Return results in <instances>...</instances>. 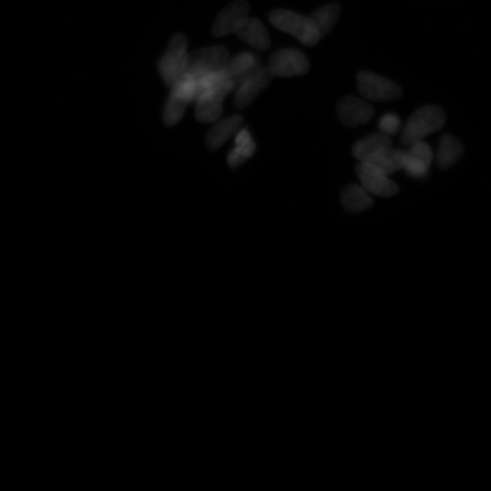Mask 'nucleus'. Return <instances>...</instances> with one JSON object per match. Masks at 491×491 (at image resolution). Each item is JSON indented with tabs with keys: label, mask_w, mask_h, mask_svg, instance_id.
I'll return each mask as SVG.
<instances>
[{
	"label": "nucleus",
	"mask_w": 491,
	"mask_h": 491,
	"mask_svg": "<svg viewBox=\"0 0 491 491\" xmlns=\"http://www.w3.org/2000/svg\"><path fill=\"white\" fill-rule=\"evenodd\" d=\"M270 21L275 27L296 38L305 46L313 47L321 39L311 17L287 10H275L270 14Z\"/></svg>",
	"instance_id": "2"
},
{
	"label": "nucleus",
	"mask_w": 491,
	"mask_h": 491,
	"mask_svg": "<svg viewBox=\"0 0 491 491\" xmlns=\"http://www.w3.org/2000/svg\"><path fill=\"white\" fill-rule=\"evenodd\" d=\"M233 90L234 82L226 81L203 92L194 103L196 118L204 123L218 120L222 113L224 98Z\"/></svg>",
	"instance_id": "8"
},
{
	"label": "nucleus",
	"mask_w": 491,
	"mask_h": 491,
	"mask_svg": "<svg viewBox=\"0 0 491 491\" xmlns=\"http://www.w3.org/2000/svg\"><path fill=\"white\" fill-rule=\"evenodd\" d=\"M391 146L389 137L378 133L357 142L352 148V154L359 162H362L378 150Z\"/></svg>",
	"instance_id": "19"
},
{
	"label": "nucleus",
	"mask_w": 491,
	"mask_h": 491,
	"mask_svg": "<svg viewBox=\"0 0 491 491\" xmlns=\"http://www.w3.org/2000/svg\"><path fill=\"white\" fill-rule=\"evenodd\" d=\"M464 149L462 143L450 135L442 137L437 155L440 168L449 169L462 158Z\"/></svg>",
	"instance_id": "20"
},
{
	"label": "nucleus",
	"mask_w": 491,
	"mask_h": 491,
	"mask_svg": "<svg viewBox=\"0 0 491 491\" xmlns=\"http://www.w3.org/2000/svg\"><path fill=\"white\" fill-rule=\"evenodd\" d=\"M229 58L228 51L223 47L202 49L188 54L183 75L198 80L220 70Z\"/></svg>",
	"instance_id": "3"
},
{
	"label": "nucleus",
	"mask_w": 491,
	"mask_h": 491,
	"mask_svg": "<svg viewBox=\"0 0 491 491\" xmlns=\"http://www.w3.org/2000/svg\"><path fill=\"white\" fill-rule=\"evenodd\" d=\"M356 173L362 186L369 193L380 198H390L399 192V187L395 182L367 162H359Z\"/></svg>",
	"instance_id": "9"
},
{
	"label": "nucleus",
	"mask_w": 491,
	"mask_h": 491,
	"mask_svg": "<svg viewBox=\"0 0 491 491\" xmlns=\"http://www.w3.org/2000/svg\"><path fill=\"white\" fill-rule=\"evenodd\" d=\"M341 7L336 4L326 5L317 10L311 17L320 37L330 33L339 20Z\"/></svg>",
	"instance_id": "22"
},
{
	"label": "nucleus",
	"mask_w": 491,
	"mask_h": 491,
	"mask_svg": "<svg viewBox=\"0 0 491 491\" xmlns=\"http://www.w3.org/2000/svg\"><path fill=\"white\" fill-rule=\"evenodd\" d=\"M410 147V150L404 152L403 170L412 178H424L428 174L433 159V150L423 141L415 142Z\"/></svg>",
	"instance_id": "10"
},
{
	"label": "nucleus",
	"mask_w": 491,
	"mask_h": 491,
	"mask_svg": "<svg viewBox=\"0 0 491 491\" xmlns=\"http://www.w3.org/2000/svg\"><path fill=\"white\" fill-rule=\"evenodd\" d=\"M249 12L246 0H237L223 10L217 18L212 32L216 37H223L236 33L248 18Z\"/></svg>",
	"instance_id": "12"
},
{
	"label": "nucleus",
	"mask_w": 491,
	"mask_h": 491,
	"mask_svg": "<svg viewBox=\"0 0 491 491\" xmlns=\"http://www.w3.org/2000/svg\"><path fill=\"white\" fill-rule=\"evenodd\" d=\"M446 122L444 111L436 106H425L416 111L406 123L401 142L405 146L421 142L437 133Z\"/></svg>",
	"instance_id": "1"
},
{
	"label": "nucleus",
	"mask_w": 491,
	"mask_h": 491,
	"mask_svg": "<svg viewBox=\"0 0 491 491\" xmlns=\"http://www.w3.org/2000/svg\"><path fill=\"white\" fill-rule=\"evenodd\" d=\"M256 150L251 134L247 128L240 129L236 138V148L228 155V163L233 168H237L250 157Z\"/></svg>",
	"instance_id": "21"
},
{
	"label": "nucleus",
	"mask_w": 491,
	"mask_h": 491,
	"mask_svg": "<svg viewBox=\"0 0 491 491\" xmlns=\"http://www.w3.org/2000/svg\"><path fill=\"white\" fill-rule=\"evenodd\" d=\"M274 77L268 68L261 67L253 75L245 80L237 88L235 106L243 109L249 106L255 98L264 91Z\"/></svg>",
	"instance_id": "13"
},
{
	"label": "nucleus",
	"mask_w": 491,
	"mask_h": 491,
	"mask_svg": "<svg viewBox=\"0 0 491 491\" xmlns=\"http://www.w3.org/2000/svg\"><path fill=\"white\" fill-rule=\"evenodd\" d=\"M341 203L349 212H363L373 206V201L369 192L363 187L349 184L341 193Z\"/></svg>",
	"instance_id": "17"
},
{
	"label": "nucleus",
	"mask_w": 491,
	"mask_h": 491,
	"mask_svg": "<svg viewBox=\"0 0 491 491\" xmlns=\"http://www.w3.org/2000/svg\"><path fill=\"white\" fill-rule=\"evenodd\" d=\"M357 88L367 100L374 103L398 100L402 96V88L395 82L377 74L362 72L357 77Z\"/></svg>",
	"instance_id": "6"
},
{
	"label": "nucleus",
	"mask_w": 491,
	"mask_h": 491,
	"mask_svg": "<svg viewBox=\"0 0 491 491\" xmlns=\"http://www.w3.org/2000/svg\"><path fill=\"white\" fill-rule=\"evenodd\" d=\"M404 152L401 150L393 149L391 146L378 150L365 161L362 162L371 164V165L389 177L403 170Z\"/></svg>",
	"instance_id": "15"
},
{
	"label": "nucleus",
	"mask_w": 491,
	"mask_h": 491,
	"mask_svg": "<svg viewBox=\"0 0 491 491\" xmlns=\"http://www.w3.org/2000/svg\"><path fill=\"white\" fill-rule=\"evenodd\" d=\"M236 33L240 39L257 50H267L271 46L266 27L256 19L248 17Z\"/></svg>",
	"instance_id": "14"
},
{
	"label": "nucleus",
	"mask_w": 491,
	"mask_h": 491,
	"mask_svg": "<svg viewBox=\"0 0 491 491\" xmlns=\"http://www.w3.org/2000/svg\"><path fill=\"white\" fill-rule=\"evenodd\" d=\"M188 40L176 35L170 42L168 50L158 63L159 73L166 85L172 87L184 73L188 54Z\"/></svg>",
	"instance_id": "4"
},
{
	"label": "nucleus",
	"mask_w": 491,
	"mask_h": 491,
	"mask_svg": "<svg viewBox=\"0 0 491 491\" xmlns=\"http://www.w3.org/2000/svg\"><path fill=\"white\" fill-rule=\"evenodd\" d=\"M337 112L341 121L349 127L364 125L374 116V110L367 102L352 96L342 98Z\"/></svg>",
	"instance_id": "11"
},
{
	"label": "nucleus",
	"mask_w": 491,
	"mask_h": 491,
	"mask_svg": "<svg viewBox=\"0 0 491 491\" xmlns=\"http://www.w3.org/2000/svg\"><path fill=\"white\" fill-rule=\"evenodd\" d=\"M402 122L395 113L385 114L379 122L380 133L390 137L396 135L401 129Z\"/></svg>",
	"instance_id": "23"
},
{
	"label": "nucleus",
	"mask_w": 491,
	"mask_h": 491,
	"mask_svg": "<svg viewBox=\"0 0 491 491\" xmlns=\"http://www.w3.org/2000/svg\"><path fill=\"white\" fill-rule=\"evenodd\" d=\"M196 81L182 75L173 86L163 119L168 126H174L182 119L187 106L194 102Z\"/></svg>",
	"instance_id": "5"
},
{
	"label": "nucleus",
	"mask_w": 491,
	"mask_h": 491,
	"mask_svg": "<svg viewBox=\"0 0 491 491\" xmlns=\"http://www.w3.org/2000/svg\"><path fill=\"white\" fill-rule=\"evenodd\" d=\"M268 69L273 77L291 78L308 73L311 64L302 51L283 49L272 55Z\"/></svg>",
	"instance_id": "7"
},
{
	"label": "nucleus",
	"mask_w": 491,
	"mask_h": 491,
	"mask_svg": "<svg viewBox=\"0 0 491 491\" xmlns=\"http://www.w3.org/2000/svg\"><path fill=\"white\" fill-rule=\"evenodd\" d=\"M243 123L242 116L229 117L214 126L208 134L207 144L211 150L220 148L226 142L237 134Z\"/></svg>",
	"instance_id": "16"
},
{
	"label": "nucleus",
	"mask_w": 491,
	"mask_h": 491,
	"mask_svg": "<svg viewBox=\"0 0 491 491\" xmlns=\"http://www.w3.org/2000/svg\"><path fill=\"white\" fill-rule=\"evenodd\" d=\"M259 61L252 53H242L226 61L223 67L218 71L222 81H233L242 75Z\"/></svg>",
	"instance_id": "18"
}]
</instances>
